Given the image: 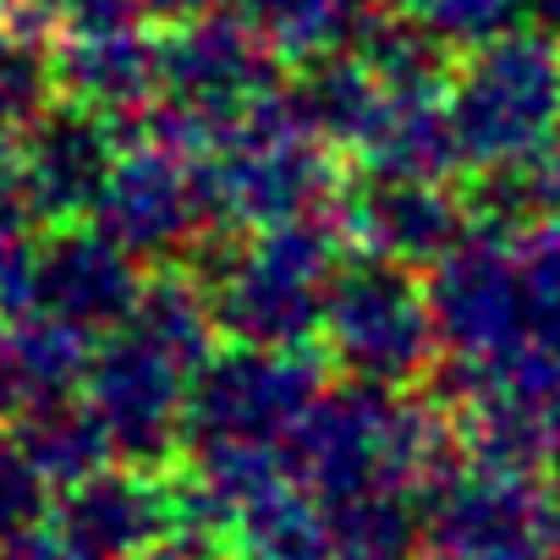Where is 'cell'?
I'll return each instance as SVG.
<instances>
[{"label": "cell", "mask_w": 560, "mask_h": 560, "mask_svg": "<svg viewBox=\"0 0 560 560\" xmlns=\"http://www.w3.org/2000/svg\"><path fill=\"white\" fill-rule=\"evenodd\" d=\"M522 192H527V209L560 214V132L527 160V171H522Z\"/></svg>", "instance_id": "obj_24"}, {"label": "cell", "mask_w": 560, "mask_h": 560, "mask_svg": "<svg viewBox=\"0 0 560 560\" xmlns=\"http://www.w3.org/2000/svg\"><path fill=\"white\" fill-rule=\"evenodd\" d=\"M440 347L434 303L412 280V264L363 253L341 264L325 308V352L363 385H407Z\"/></svg>", "instance_id": "obj_7"}, {"label": "cell", "mask_w": 560, "mask_h": 560, "mask_svg": "<svg viewBox=\"0 0 560 560\" xmlns=\"http://www.w3.org/2000/svg\"><path fill=\"white\" fill-rule=\"evenodd\" d=\"M45 472L34 467L28 445L0 429V538H18L45 516Z\"/></svg>", "instance_id": "obj_20"}, {"label": "cell", "mask_w": 560, "mask_h": 560, "mask_svg": "<svg viewBox=\"0 0 560 560\" xmlns=\"http://www.w3.org/2000/svg\"><path fill=\"white\" fill-rule=\"evenodd\" d=\"M110 165H116L110 127H105V116L89 110V105L50 110V116H39V121L28 127V138H23L28 198H34V214H45V220L94 214Z\"/></svg>", "instance_id": "obj_12"}, {"label": "cell", "mask_w": 560, "mask_h": 560, "mask_svg": "<svg viewBox=\"0 0 560 560\" xmlns=\"http://www.w3.org/2000/svg\"><path fill=\"white\" fill-rule=\"evenodd\" d=\"M231 12L258 28L275 56H330L358 34L374 0H231Z\"/></svg>", "instance_id": "obj_16"}, {"label": "cell", "mask_w": 560, "mask_h": 560, "mask_svg": "<svg viewBox=\"0 0 560 560\" xmlns=\"http://www.w3.org/2000/svg\"><path fill=\"white\" fill-rule=\"evenodd\" d=\"M555 445H560V401H555Z\"/></svg>", "instance_id": "obj_28"}, {"label": "cell", "mask_w": 560, "mask_h": 560, "mask_svg": "<svg viewBox=\"0 0 560 560\" xmlns=\"http://www.w3.org/2000/svg\"><path fill=\"white\" fill-rule=\"evenodd\" d=\"M72 89V105H89L100 116H132L160 89V50L138 39V28L72 39L67 61L56 67Z\"/></svg>", "instance_id": "obj_14"}, {"label": "cell", "mask_w": 560, "mask_h": 560, "mask_svg": "<svg viewBox=\"0 0 560 560\" xmlns=\"http://www.w3.org/2000/svg\"><path fill=\"white\" fill-rule=\"evenodd\" d=\"M533 12L549 18V23H560V0H533Z\"/></svg>", "instance_id": "obj_27"}, {"label": "cell", "mask_w": 560, "mask_h": 560, "mask_svg": "<svg viewBox=\"0 0 560 560\" xmlns=\"http://www.w3.org/2000/svg\"><path fill=\"white\" fill-rule=\"evenodd\" d=\"M434 560H560V505L533 472L472 467L429 511Z\"/></svg>", "instance_id": "obj_8"}, {"label": "cell", "mask_w": 560, "mask_h": 560, "mask_svg": "<svg viewBox=\"0 0 560 560\" xmlns=\"http://www.w3.org/2000/svg\"><path fill=\"white\" fill-rule=\"evenodd\" d=\"M176 516H182L176 511V494L160 489L154 478H143L138 467L132 472H110L105 467V472L72 483L61 494V511H56V522L72 538H83L89 549H100L110 560L149 555L154 544H165V527Z\"/></svg>", "instance_id": "obj_13"}, {"label": "cell", "mask_w": 560, "mask_h": 560, "mask_svg": "<svg viewBox=\"0 0 560 560\" xmlns=\"http://www.w3.org/2000/svg\"><path fill=\"white\" fill-rule=\"evenodd\" d=\"M209 165V198L220 225H292L314 220L330 198V154L325 138L308 127L298 100L269 94L258 110H247L220 143Z\"/></svg>", "instance_id": "obj_5"}, {"label": "cell", "mask_w": 560, "mask_h": 560, "mask_svg": "<svg viewBox=\"0 0 560 560\" xmlns=\"http://www.w3.org/2000/svg\"><path fill=\"white\" fill-rule=\"evenodd\" d=\"M149 280L138 275L132 253L94 231H61L39 247L34 269V303L28 314H45L78 336H110L132 319Z\"/></svg>", "instance_id": "obj_10"}, {"label": "cell", "mask_w": 560, "mask_h": 560, "mask_svg": "<svg viewBox=\"0 0 560 560\" xmlns=\"http://www.w3.org/2000/svg\"><path fill=\"white\" fill-rule=\"evenodd\" d=\"M325 511H330L341 560H407L423 533L412 494H363V500H341Z\"/></svg>", "instance_id": "obj_17"}, {"label": "cell", "mask_w": 560, "mask_h": 560, "mask_svg": "<svg viewBox=\"0 0 560 560\" xmlns=\"http://www.w3.org/2000/svg\"><path fill=\"white\" fill-rule=\"evenodd\" d=\"M214 220L209 171H192V154L176 143H138L116 154L105 192L94 203V225L121 242L132 258H160L187 247Z\"/></svg>", "instance_id": "obj_9"}, {"label": "cell", "mask_w": 560, "mask_h": 560, "mask_svg": "<svg viewBox=\"0 0 560 560\" xmlns=\"http://www.w3.org/2000/svg\"><path fill=\"white\" fill-rule=\"evenodd\" d=\"M0 560H110V555H100V549H89L83 538H72L61 522L56 527H28V533H18V538H7V549H0Z\"/></svg>", "instance_id": "obj_23"}, {"label": "cell", "mask_w": 560, "mask_h": 560, "mask_svg": "<svg viewBox=\"0 0 560 560\" xmlns=\"http://www.w3.org/2000/svg\"><path fill=\"white\" fill-rule=\"evenodd\" d=\"M341 236H352L374 258L396 264H440L467 231L462 203L434 176H390L363 171L352 192H341Z\"/></svg>", "instance_id": "obj_11"}, {"label": "cell", "mask_w": 560, "mask_h": 560, "mask_svg": "<svg viewBox=\"0 0 560 560\" xmlns=\"http://www.w3.org/2000/svg\"><path fill=\"white\" fill-rule=\"evenodd\" d=\"M451 127L462 160L511 171L560 132V50L549 34H500L451 72Z\"/></svg>", "instance_id": "obj_4"}, {"label": "cell", "mask_w": 560, "mask_h": 560, "mask_svg": "<svg viewBox=\"0 0 560 560\" xmlns=\"http://www.w3.org/2000/svg\"><path fill=\"white\" fill-rule=\"evenodd\" d=\"M28 407H34V390H28L23 336H18V319L0 314V423H7V418H23Z\"/></svg>", "instance_id": "obj_22"}, {"label": "cell", "mask_w": 560, "mask_h": 560, "mask_svg": "<svg viewBox=\"0 0 560 560\" xmlns=\"http://www.w3.org/2000/svg\"><path fill=\"white\" fill-rule=\"evenodd\" d=\"M396 12H407L418 28H429L440 45H489L511 34L533 12V0H396Z\"/></svg>", "instance_id": "obj_18"}, {"label": "cell", "mask_w": 560, "mask_h": 560, "mask_svg": "<svg viewBox=\"0 0 560 560\" xmlns=\"http://www.w3.org/2000/svg\"><path fill=\"white\" fill-rule=\"evenodd\" d=\"M336 247L341 225L292 220L253 231L214 275V325L247 347H303L314 330H325V308L336 292Z\"/></svg>", "instance_id": "obj_3"}, {"label": "cell", "mask_w": 560, "mask_h": 560, "mask_svg": "<svg viewBox=\"0 0 560 560\" xmlns=\"http://www.w3.org/2000/svg\"><path fill=\"white\" fill-rule=\"evenodd\" d=\"M34 269H39V247L28 236V220H0V314L7 319L28 314Z\"/></svg>", "instance_id": "obj_21"}, {"label": "cell", "mask_w": 560, "mask_h": 560, "mask_svg": "<svg viewBox=\"0 0 560 560\" xmlns=\"http://www.w3.org/2000/svg\"><path fill=\"white\" fill-rule=\"evenodd\" d=\"M45 89H50L45 56L23 39H0V132H12V138L28 132L39 121Z\"/></svg>", "instance_id": "obj_19"}, {"label": "cell", "mask_w": 560, "mask_h": 560, "mask_svg": "<svg viewBox=\"0 0 560 560\" xmlns=\"http://www.w3.org/2000/svg\"><path fill=\"white\" fill-rule=\"evenodd\" d=\"M18 423H23L18 440L28 445L34 467H39L45 483H56V489H72V483L105 472V462L116 456L105 423H100L94 407L78 401V396H72V401H50V407H34V412H23Z\"/></svg>", "instance_id": "obj_15"}, {"label": "cell", "mask_w": 560, "mask_h": 560, "mask_svg": "<svg viewBox=\"0 0 560 560\" xmlns=\"http://www.w3.org/2000/svg\"><path fill=\"white\" fill-rule=\"evenodd\" d=\"M214 308L187 280L160 275L143 287L132 319L105 336V347L89 358L83 401L105 423L121 462L149 467L160 462L182 429H187V396L198 369L209 363Z\"/></svg>", "instance_id": "obj_1"}, {"label": "cell", "mask_w": 560, "mask_h": 560, "mask_svg": "<svg viewBox=\"0 0 560 560\" xmlns=\"http://www.w3.org/2000/svg\"><path fill=\"white\" fill-rule=\"evenodd\" d=\"M160 83L171 100L154 110L160 143L176 149H209L220 143L247 110H258L275 94V45L231 18H192L176 23V34L160 50Z\"/></svg>", "instance_id": "obj_6"}, {"label": "cell", "mask_w": 560, "mask_h": 560, "mask_svg": "<svg viewBox=\"0 0 560 560\" xmlns=\"http://www.w3.org/2000/svg\"><path fill=\"white\" fill-rule=\"evenodd\" d=\"M138 7L160 23H192V18L209 12V0H138Z\"/></svg>", "instance_id": "obj_25"}, {"label": "cell", "mask_w": 560, "mask_h": 560, "mask_svg": "<svg viewBox=\"0 0 560 560\" xmlns=\"http://www.w3.org/2000/svg\"><path fill=\"white\" fill-rule=\"evenodd\" d=\"M445 456V423L423 401H407L396 385L358 380L352 390L319 396L292 440L287 467L314 500L341 505L363 494H412L423 483H440Z\"/></svg>", "instance_id": "obj_2"}, {"label": "cell", "mask_w": 560, "mask_h": 560, "mask_svg": "<svg viewBox=\"0 0 560 560\" xmlns=\"http://www.w3.org/2000/svg\"><path fill=\"white\" fill-rule=\"evenodd\" d=\"M138 560H209V544H203V538H198V544L176 538V544H154V549L138 555Z\"/></svg>", "instance_id": "obj_26"}]
</instances>
